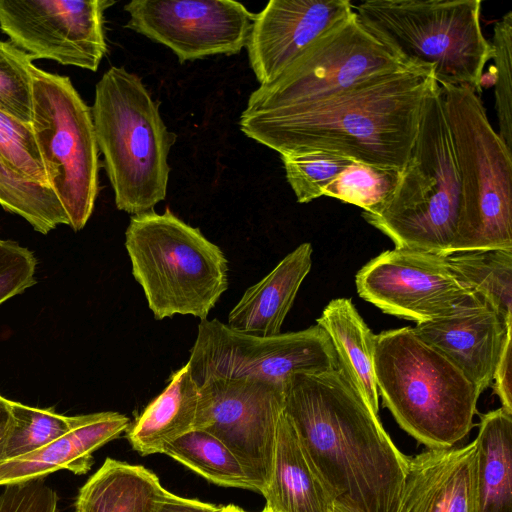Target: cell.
<instances>
[{
	"mask_svg": "<svg viewBox=\"0 0 512 512\" xmlns=\"http://www.w3.org/2000/svg\"><path fill=\"white\" fill-rule=\"evenodd\" d=\"M433 70L410 67L298 107L242 114L240 130L280 155L324 151L402 171L418 132Z\"/></svg>",
	"mask_w": 512,
	"mask_h": 512,
	"instance_id": "1",
	"label": "cell"
},
{
	"mask_svg": "<svg viewBox=\"0 0 512 512\" xmlns=\"http://www.w3.org/2000/svg\"><path fill=\"white\" fill-rule=\"evenodd\" d=\"M284 412L326 482L356 512H396L409 457L338 368L295 373Z\"/></svg>",
	"mask_w": 512,
	"mask_h": 512,
	"instance_id": "2",
	"label": "cell"
},
{
	"mask_svg": "<svg viewBox=\"0 0 512 512\" xmlns=\"http://www.w3.org/2000/svg\"><path fill=\"white\" fill-rule=\"evenodd\" d=\"M373 366L384 406L419 443L446 449L469 434L481 392L413 327L377 334Z\"/></svg>",
	"mask_w": 512,
	"mask_h": 512,
	"instance_id": "3",
	"label": "cell"
},
{
	"mask_svg": "<svg viewBox=\"0 0 512 512\" xmlns=\"http://www.w3.org/2000/svg\"><path fill=\"white\" fill-rule=\"evenodd\" d=\"M91 112L116 207L132 215L152 211L166 198L176 141L158 104L137 74L112 66L96 84Z\"/></svg>",
	"mask_w": 512,
	"mask_h": 512,
	"instance_id": "4",
	"label": "cell"
},
{
	"mask_svg": "<svg viewBox=\"0 0 512 512\" xmlns=\"http://www.w3.org/2000/svg\"><path fill=\"white\" fill-rule=\"evenodd\" d=\"M459 212V174L436 83L425 98L416 139L394 191L377 212L362 216L396 248L447 254Z\"/></svg>",
	"mask_w": 512,
	"mask_h": 512,
	"instance_id": "5",
	"label": "cell"
},
{
	"mask_svg": "<svg viewBox=\"0 0 512 512\" xmlns=\"http://www.w3.org/2000/svg\"><path fill=\"white\" fill-rule=\"evenodd\" d=\"M479 0H368L353 5L364 28L408 67L433 70L439 86L481 94L491 43Z\"/></svg>",
	"mask_w": 512,
	"mask_h": 512,
	"instance_id": "6",
	"label": "cell"
},
{
	"mask_svg": "<svg viewBox=\"0 0 512 512\" xmlns=\"http://www.w3.org/2000/svg\"><path fill=\"white\" fill-rule=\"evenodd\" d=\"M460 181V212L447 254L512 249V152L468 85L439 86Z\"/></svg>",
	"mask_w": 512,
	"mask_h": 512,
	"instance_id": "7",
	"label": "cell"
},
{
	"mask_svg": "<svg viewBox=\"0 0 512 512\" xmlns=\"http://www.w3.org/2000/svg\"><path fill=\"white\" fill-rule=\"evenodd\" d=\"M125 247L156 320L176 314L207 319L228 288V261L220 247L169 208L133 215Z\"/></svg>",
	"mask_w": 512,
	"mask_h": 512,
	"instance_id": "8",
	"label": "cell"
},
{
	"mask_svg": "<svg viewBox=\"0 0 512 512\" xmlns=\"http://www.w3.org/2000/svg\"><path fill=\"white\" fill-rule=\"evenodd\" d=\"M31 127L48 178L69 220L81 230L99 192V149L91 108L69 77L33 68Z\"/></svg>",
	"mask_w": 512,
	"mask_h": 512,
	"instance_id": "9",
	"label": "cell"
},
{
	"mask_svg": "<svg viewBox=\"0 0 512 512\" xmlns=\"http://www.w3.org/2000/svg\"><path fill=\"white\" fill-rule=\"evenodd\" d=\"M405 68L410 67L368 32L354 13L316 40L274 81L253 91L242 114L312 104Z\"/></svg>",
	"mask_w": 512,
	"mask_h": 512,
	"instance_id": "10",
	"label": "cell"
},
{
	"mask_svg": "<svg viewBox=\"0 0 512 512\" xmlns=\"http://www.w3.org/2000/svg\"><path fill=\"white\" fill-rule=\"evenodd\" d=\"M198 386L213 379L249 378L284 385L295 373L339 368L336 351L319 325L261 337L217 319L200 321L187 362Z\"/></svg>",
	"mask_w": 512,
	"mask_h": 512,
	"instance_id": "11",
	"label": "cell"
},
{
	"mask_svg": "<svg viewBox=\"0 0 512 512\" xmlns=\"http://www.w3.org/2000/svg\"><path fill=\"white\" fill-rule=\"evenodd\" d=\"M198 387L194 430H204L224 443L262 494L284 412V385L236 378L213 379Z\"/></svg>",
	"mask_w": 512,
	"mask_h": 512,
	"instance_id": "12",
	"label": "cell"
},
{
	"mask_svg": "<svg viewBox=\"0 0 512 512\" xmlns=\"http://www.w3.org/2000/svg\"><path fill=\"white\" fill-rule=\"evenodd\" d=\"M111 0H0V29L33 60L97 71L107 52L104 12Z\"/></svg>",
	"mask_w": 512,
	"mask_h": 512,
	"instance_id": "13",
	"label": "cell"
},
{
	"mask_svg": "<svg viewBox=\"0 0 512 512\" xmlns=\"http://www.w3.org/2000/svg\"><path fill=\"white\" fill-rule=\"evenodd\" d=\"M126 28L173 51L180 63L238 54L255 14L233 0H133Z\"/></svg>",
	"mask_w": 512,
	"mask_h": 512,
	"instance_id": "14",
	"label": "cell"
},
{
	"mask_svg": "<svg viewBox=\"0 0 512 512\" xmlns=\"http://www.w3.org/2000/svg\"><path fill=\"white\" fill-rule=\"evenodd\" d=\"M355 283L384 313L417 323L452 312L473 293L453 276L445 254L396 247L367 262Z\"/></svg>",
	"mask_w": 512,
	"mask_h": 512,
	"instance_id": "15",
	"label": "cell"
},
{
	"mask_svg": "<svg viewBox=\"0 0 512 512\" xmlns=\"http://www.w3.org/2000/svg\"><path fill=\"white\" fill-rule=\"evenodd\" d=\"M354 13L348 0H270L255 14L246 44L257 81H274L316 40Z\"/></svg>",
	"mask_w": 512,
	"mask_h": 512,
	"instance_id": "16",
	"label": "cell"
},
{
	"mask_svg": "<svg viewBox=\"0 0 512 512\" xmlns=\"http://www.w3.org/2000/svg\"><path fill=\"white\" fill-rule=\"evenodd\" d=\"M512 320L472 293L443 316L417 323V336L452 362L482 393L493 374Z\"/></svg>",
	"mask_w": 512,
	"mask_h": 512,
	"instance_id": "17",
	"label": "cell"
},
{
	"mask_svg": "<svg viewBox=\"0 0 512 512\" xmlns=\"http://www.w3.org/2000/svg\"><path fill=\"white\" fill-rule=\"evenodd\" d=\"M396 512H478L476 441L409 457Z\"/></svg>",
	"mask_w": 512,
	"mask_h": 512,
	"instance_id": "18",
	"label": "cell"
},
{
	"mask_svg": "<svg viewBox=\"0 0 512 512\" xmlns=\"http://www.w3.org/2000/svg\"><path fill=\"white\" fill-rule=\"evenodd\" d=\"M130 419L118 412L77 415L74 426L44 447L13 460L0 463V485L42 479L60 469L74 474L87 473L93 453L127 431Z\"/></svg>",
	"mask_w": 512,
	"mask_h": 512,
	"instance_id": "19",
	"label": "cell"
},
{
	"mask_svg": "<svg viewBox=\"0 0 512 512\" xmlns=\"http://www.w3.org/2000/svg\"><path fill=\"white\" fill-rule=\"evenodd\" d=\"M262 495L271 512H333L337 500L285 412L279 421L272 471Z\"/></svg>",
	"mask_w": 512,
	"mask_h": 512,
	"instance_id": "20",
	"label": "cell"
},
{
	"mask_svg": "<svg viewBox=\"0 0 512 512\" xmlns=\"http://www.w3.org/2000/svg\"><path fill=\"white\" fill-rule=\"evenodd\" d=\"M312 252L310 243L300 244L249 287L230 311L227 326L261 337L280 334L300 285L311 270Z\"/></svg>",
	"mask_w": 512,
	"mask_h": 512,
	"instance_id": "21",
	"label": "cell"
},
{
	"mask_svg": "<svg viewBox=\"0 0 512 512\" xmlns=\"http://www.w3.org/2000/svg\"><path fill=\"white\" fill-rule=\"evenodd\" d=\"M198 403L199 387L186 363L130 424L126 432L132 448L142 456L161 453L167 444L194 430Z\"/></svg>",
	"mask_w": 512,
	"mask_h": 512,
	"instance_id": "22",
	"label": "cell"
},
{
	"mask_svg": "<svg viewBox=\"0 0 512 512\" xmlns=\"http://www.w3.org/2000/svg\"><path fill=\"white\" fill-rule=\"evenodd\" d=\"M167 493L152 471L106 458L80 488L75 512H157Z\"/></svg>",
	"mask_w": 512,
	"mask_h": 512,
	"instance_id": "23",
	"label": "cell"
},
{
	"mask_svg": "<svg viewBox=\"0 0 512 512\" xmlns=\"http://www.w3.org/2000/svg\"><path fill=\"white\" fill-rule=\"evenodd\" d=\"M316 322L332 342L339 369L357 389L369 409L378 416L379 393L373 366L376 335L348 298L332 299Z\"/></svg>",
	"mask_w": 512,
	"mask_h": 512,
	"instance_id": "24",
	"label": "cell"
},
{
	"mask_svg": "<svg viewBox=\"0 0 512 512\" xmlns=\"http://www.w3.org/2000/svg\"><path fill=\"white\" fill-rule=\"evenodd\" d=\"M478 512H512V414L502 407L481 415Z\"/></svg>",
	"mask_w": 512,
	"mask_h": 512,
	"instance_id": "25",
	"label": "cell"
},
{
	"mask_svg": "<svg viewBox=\"0 0 512 512\" xmlns=\"http://www.w3.org/2000/svg\"><path fill=\"white\" fill-rule=\"evenodd\" d=\"M453 276L503 318L512 320V249H479L445 254Z\"/></svg>",
	"mask_w": 512,
	"mask_h": 512,
	"instance_id": "26",
	"label": "cell"
},
{
	"mask_svg": "<svg viewBox=\"0 0 512 512\" xmlns=\"http://www.w3.org/2000/svg\"><path fill=\"white\" fill-rule=\"evenodd\" d=\"M161 453L214 484L259 492L237 457L218 438L204 430L184 434L167 444Z\"/></svg>",
	"mask_w": 512,
	"mask_h": 512,
	"instance_id": "27",
	"label": "cell"
},
{
	"mask_svg": "<svg viewBox=\"0 0 512 512\" xmlns=\"http://www.w3.org/2000/svg\"><path fill=\"white\" fill-rule=\"evenodd\" d=\"M0 205L24 218L37 232L48 234L69 220L49 186L27 181L11 171L0 159Z\"/></svg>",
	"mask_w": 512,
	"mask_h": 512,
	"instance_id": "28",
	"label": "cell"
},
{
	"mask_svg": "<svg viewBox=\"0 0 512 512\" xmlns=\"http://www.w3.org/2000/svg\"><path fill=\"white\" fill-rule=\"evenodd\" d=\"M11 424L0 454V463L36 451L66 434L77 416H65L54 408L40 409L10 400Z\"/></svg>",
	"mask_w": 512,
	"mask_h": 512,
	"instance_id": "29",
	"label": "cell"
},
{
	"mask_svg": "<svg viewBox=\"0 0 512 512\" xmlns=\"http://www.w3.org/2000/svg\"><path fill=\"white\" fill-rule=\"evenodd\" d=\"M400 172L353 161L323 189L322 194L373 214L394 191Z\"/></svg>",
	"mask_w": 512,
	"mask_h": 512,
	"instance_id": "30",
	"label": "cell"
},
{
	"mask_svg": "<svg viewBox=\"0 0 512 512\" xmlns=\"http://www.w3.org/2000/svg\"><path fill=\"white\" fill-rule=\"evenodd\" d=\"M33 58L10 41L0 40V110L31 125Z\"/></svg>",
	"mask_w": 512,
	"mask_h": 512,
	"instance_id": "31",
	"label": "cell"
},
{
	"mask_svg": "<svg viewBox=\"0 0 512 512\" xmlns=\"http://www.w3.org/2000/svg\"><path fill=\"white\" fill-rule=\"evenodd\" d=\"M286 179L299 203L323 196V189L354 160L324 151L280 155Z\"/></svg>",
	"mask_w": 512,
	"mask_h": 512,
	"instance_id": "32",
	"label": "cell"
},
{
	"mask_svg": "<svg viewBox=\"0 0 512 512\" xmlns=\"http://www.w3.org/2000/svg\"><path fill=\"white\" fill-rule=\"evenodd\" d=\"M0 159L19 177L49 186L31 125L21 122L1 110Z\"/></svg>",
	"mask_w": 512,
	"mask_h": 512,
	"instance_id": "33",
	"label": "cell"
},
{
	"mask_svg": "<svg viewBox=\"0 0 512 512\" xmlns=\"http://www.w3.org/2000/svg\"><path fill=\"white\" fill-rule=\"evenodd\" d=\"M491 43L495 63V104L498 135L512 152V11L496 22Z\"/></svg>",
	"mask_w": 512,
	"mask_h": 512,
	"instance_id": "34",
	"label": "cell"
},
{
	"mask_svg": "<svg viewBox=\"0 0 512 512\" xmlns=\"http://www.w3.org/2000/svg\"><path fill=\"white\" fill-rule=\"evenodd\" d=\"M36 264L32 251L0 239V304L36 283Z\"/></svg>",
	"mask_w": 512,
	"mask_h": 512,
	"instance_id": "35",
	"label": "cell"
},
{
	"mask_svg": "<svg viewBox=\"0 0 512 512\" xmlns=\"http://www.w3.org/2000/svg\"><path fill=\"white\" fill-rule=\"evenodd\" d=\"M58 496L42 479L6 485L0 512H57Z\"/></svg>",
	"mask_w": 512,
	"mask_h": 512,
	"instance_id": "36",
	"label": "cell"
},
{
	"mask_svg": "<svg viewBox=\"0 0 512 512\" xmlns=\"http://www.w3.org/2000/svg\"><path fill=\"white\" fill-rule=\"evenodd\" d=\"M512 327L508 328L503 349L497 362L493 379L494 392L502 408L512 414Z\"/></svg>",
	"mask_w": 512,
	"mask_h": 512,
	"instance_id": "37",
	"label": "cell"
},
{
	"mask_svg": "<svg viewBox=\"0 0 512 512\" xmlns=\"http://www.w3.org/2000/svg\"><path fill=\"white\" fill-rule=\"evenodd\" d=\"M223 509L222 506L183 498L168 491L157 512H223Z\"/></svg>",
	"mask_w": 512,
	"mask_h": 512,
	"instance_id": "38",
	"label": "cell"
},
{
	"mask_svg": "<svg viewBox=\"0 0 512 512\" xmlns=\"http://www.w3.org/2000/svg\"><path fill=\"white\" fill-rule=\"evenodd\" d=\"M11 424L10 400L0 395V454Z\"/></svg>",
	"mask_w": 512,
	"mask_h": 512,
	"instance_id": "39",
	"label": "cell"
},
{
	"mask_svg": "<svg viewBox=\"0 0 512 512\" xmlns=\"http://www.w3.org/2000/svg\"><path fill=\"white\" fill-rule=\"evenodd\" d=\"M333 512H356L349 505L341 500H336Z\"/></svg>",
	"mask_w": 512,
	"mask_h": 512,
	"instance_id": "40",
	"label": "cell"
},
{
	"mask_svg": "<svg viewBox=\"0 0 512 512\" xmlns=\"http://www.w3.org/2000/svg\"><path fill=\"white\" fill-rule=\"evenodd\" d=\"M241 508L235 506V505H228L224 506L223 512H243Z\"/></svg>",
	"mask_w": 512,
	"mask_h": 512,
	"instance_id": "41",
	"label": "cell"
},
{
	"mask_svg": "<svg viewBox=\"0 0 512 512\" xmlns=\"http://www.w3.org/2000/svg\"><path fill=\"white\" fill-rule=\"evenodd\" d=\"M243 512H247V511H243ZM261 512H271V511L268 508L264 507V509Z\"/></svg>",
	"mask_w": 512,
	"mask_h": 512,
	"instance_id": "42",
	"label": "cell"
}]
</instances>
